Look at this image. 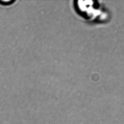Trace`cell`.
<instances>
[{"instance_id": "cell-1", "label": "cell", "mask_w": 124, "mask_h": 124, "mask_svg": "<svg viewBox=\"0 0 124 124\" xmlns=\"http://www.w3.org/2000/svg\"><path fill=\"white\" fill-rule=\"evenodd\" d=\"M15 1L13 0H0V3L3 5H10Z\"/></svg>"}]
</instances>
